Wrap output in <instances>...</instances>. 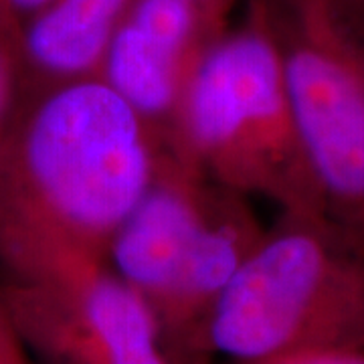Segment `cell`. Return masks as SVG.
I'll list each match as a JSON object with an SVG mask.
<instances>
[{
    "mask_svg": "<svg viewBox=\"0 0 364 364\" xmlns=\"http://www.w3.org/2000/svg\"><path fill=\"white\" fill-rule=\"evenodd\" d=\"M164 146L104 79L21 91L0 146V235L105 249Z\"/></svg>",
    "mask_w": 364,
    "mask_h": 364,
    "instance_id": "cell-1",
    "label": "cell"
},
{
    "mask_svg": "<svg viewBox=\"0 0 364 364\" xmlns=\"http://www.w3.org/2000/svg\"><path fill=\"white\" fill-rule=\"evenodd\" d=\"M166 148L210 182L267 198L279 213L328 217L259 0H249L243 21L203 53Z\"/></svg>",
    "mask_w": 364,
    "mask_h": 364,
    "instance_id": "cell-2",
    "label": "cell"
},
{
    "mask_svg": "<svg viewBox=\"0 0 364 364\" xmlns=\"http://www.w3.org/2000/svg\"><path fill=\"white\" fill-rule=\"evenodd\" d=\"M310 350H364V237L279 213L208 316L198 356L257 364Z\"/></svg>",
    "mask_w": 364,
    "mask_h": 364,
    "instance_id": "cell-3",
    "label": "cell"
},
{
    "mask_svg": "<svg viewBox=\"0 0 364 364\" xmlns=\"http://www.w3.org/2000/svg\"><path fill=\"white\" fill-rule=\"evenodd\" d=\"M265 231L251 198L210 182L164 148L105 259L146 301L172 360L182 364L198 354L208 316Z\"/></svg>",
    "mask_w": 364,
    "mask_h": 364,
    "instance_id": "cell-4",
    "label": "cell"
},
{
    "mask_svg": "<svg viewBox=\"0 0 364 364\" xmlns=\"http://www.w3.org/2000/svg\"><path fill=\"white\" fill-rule=\"evenodd\" d=\"M0 287L41 364H176L154 314L102 255L0 235Z\"/></svg>",
    "mask_w": 364,
    "mask_h": 364,
    "instance_id": "cell-5",
    "label": "cell"
},
{
    "mask_svg": "<svg viewBox=\"0 0 364 364\" xmlns=\"http://www.w3.org/2000/svg\"><path fill=\"white\" fill-rule=\"evenodd\" d=\"M326 215L364 237V31L340 0H259Z\"/></svg>",
    "mask_w": 364,
    "mask_h": 364,
    "instance_id": "cell-6",
    "label": "cell"
},
{
    "mask_svg": "<svg viewBox=\"0 0 364 364\" xmlns=\"http://www.w3.org/2000/svg\"><path fill=\"white\" fill-rule=\"evenodd\" d=\"M225 28L188 0H136L107 45L97 77L166 148L186 83Z\"/></svg>",
    "mask_w": 364,
    "mask_h": 364,
    "instance_id": "cell-7",
    "label": "cell"
},
{
    "mask_svg": "<svg viewBox=\"0 0 364 364\" xmlns=\"http://www.w3.org/2000/svg\"><path fill=\"white\" fill-rule=\"evenodd\" d=\"M136 0H53L16 43L21 91L100 73L107 45Z\"/></svg>",
    "mask_w": 364,
    "mask_h": 364,
    "instance_id": "cell-8",
    "label": "cell"
},
{
    "mask_svg": "<svg viewBox=\"0 0 364 364\" xmlns=\"http://www.w3.org/2000/svg\"><path fill=\"white\" fill-rule=\"evenodd\" d=\"M13 35L0 31V146L13 124L14 112L21 97V73Z\"/></svg>",
    "mask_w": 364,
    "mask_h": 364,
    "instance_id": "cell-9",
    "label": "cell"
},
{
    "mask_svg": "<svg viewBox=\"0 0 364 364\" xmlns=\"http://www.w3.org/2000/svg\"><path fill=\"white\" fill-rule=\"evenodd\" d=\"M0 364H37L14 324L0 287Z\"/></svg>",
    "mask_w": 364,
    "mask_h": 364,
    "instance_id": "cell-10",
    "label": "cell"
},
{
    "mask_svg": "<svg viewBox=\"0 0 364 364\" xmlns=\"http://www.w3.org/2000/svg\"><path fill=\"white\" fill-rule=\"evenodd\" d=\"M53 0H0V31L18 39L23 26L43 13Z\"/></svg>",
    "mask_w": 364,
    "mask_h": 364,
    "instance_id": "cell-11",
    "label": "cell"
},
{
    "mask_svg": "<svg viewBox=\"0 0 364 364\" xmlns=\"http://www.w3.org/2000/svg\"><path fill=\"white\" fill-rule=\"evenodd\" d=\"M257 364H364V350H310Z\"/></svg>",
    "mask_w": 364,
    "mask_h": 364,
    "instance_id": "cell-12",
    "label": "cell"
},
{
    "mask_svg": "<svg viewBox=\"0 0 364 364\" xmlns=\"http://www.w3.org/2000/svg\"><path fill=\"white\" fill-rule=\"evenodd\" d=\"M188 2L208 14L213 21L227 25V16H229V11H231L235 0H188Z\"/></svg>",
    "mask_w": 364,
    "mask_h": 364,
    "instance_id": "cell-13",
    "label": "cell"
},
{
    "mask_svg": "<svg viewBox=\"0 0 364 364\" xmlns=\"http://www.w3.org/2000/svg\"><path fill=\"white\" fill-rule=\"evenodd\" d=\"M340 4L350 14L352 21L364 31V0H340Z\"/></svg>",
    "mask_w": 364,
    "mask_h": 364,
    "instance_id": "cell-14",
    "label": "cell"
},
{
    "mask_svg": "<svg viewBox=\"0 0 364 364\" xmlns=\"http://www.w3.org/2000/svg\"><path fill=\"white\" fill-rule=\"evenodd\" d=\"M186 364H208V358H195L193 363H186Z\"/></svg>",
    "mask_w": 364,
    "mask_h": 364,
    "instance_id": "cell-15",
    "label": "cell"
},
{
    "mask_svg": "<svg viewBox=\"0 0 364 364\" xmlns=\"http://www.w3.org/2000/svg\"><path fill=\"white\" fill-rule=\"evenodd\" d=\"M363 73H364V51H363Z\"/></svg>",
    "mask_w": 364,
    "mask_h": 364,
    "instance_id": "cell-16",
    "label": "cell"
}]
</instances>
